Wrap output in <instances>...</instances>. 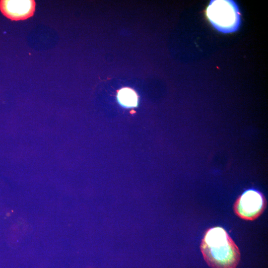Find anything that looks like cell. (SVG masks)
<instances>
[{"mask_svg":"<svg viewBox=\"0 0 268 268\" xmlns=\"http://www.w3.org/2000/svg\"><path fill=\"white\" fill-rule=\"evenodd\" d=\"M200 249L205 261L211 268H236L240 260L238 247L220 226L206 231Z\"/></svg>","mask_w":268,"mask_h":268,"instance_id":"cell-1","label":"cell"},{"mask_svg":"<svg viewBox=\"0 0 268 268\" xmlns=\"http://www.w3.org/2000/svg\"><path fill=\"white\" fill-rule=\"evenodd\" d=\"M240 11L231 0H212L206 9V15L212 26L223 33L236 31L241 24Z\"/></svg>","mask_w":268,"mask_h":268,"instance_id":"cell-2","label":"cell"},{"mask_svg":"<svg viewBox=\"0 0 268 268\" xmlns=\"http://www.w3.org/2000/svg\"><path fill=\"white\" fill-rule=\"evenodd\" d=\"M267 201L264 195L255 189H248L236 200L234 204L235 213L242 219L254 220L264 212Z\"/></svg>","mask_w":268,"mask_h":268,"instance_id":"cell-3","label":"cell"},{"mask_svg":"<svg viewBox=\"0 0 268 268\" xmlns=\"http://www.w3.org/2000/svg\"><path fill=\"white\" fill-rule=\"evenodd\" d=\"M36 2L33 0H1L0 10L7 18L15 21L26 19L34 14Z\"/></svg>","mask_w":268,"mask_h":268,"instance_id":"cell-4","label":"cell"},{"mask_svg":"<svg viewBox=\"0 0 268 268\" xmlns=\"http://www.w3.org/2000/svg\"><path fill=\"white\" fill-rule=\"evenodd\" d=\"M117 97L119 103L126 107H134L137 104L138 98L136 93L129 88H124L120 90Z\"/></svg>","mask_w":268,"mask_h":268,"instance_id":"cell-5","label":"cell"}]
</instances>
